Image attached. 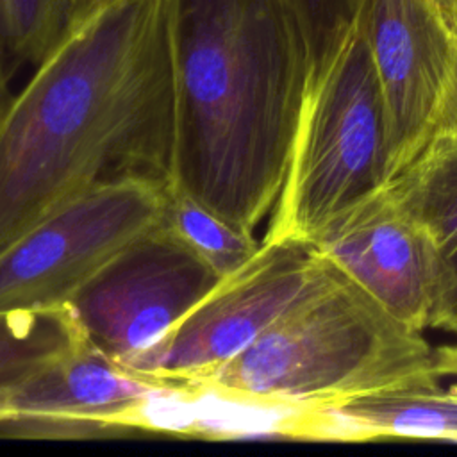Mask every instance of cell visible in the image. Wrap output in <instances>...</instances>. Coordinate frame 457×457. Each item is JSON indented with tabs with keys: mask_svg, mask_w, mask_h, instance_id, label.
I'll list each match as a JSON object with an SVG mask.
<instances>
[{
	"mask_svg": "<svg viewBox=\"0 0 457 457\" xmlns=\"http://www.w3.org/2000/svg\"><path fill=\"white\" fill-rule=\"evenodd\" d=\"M107 0H73L71 2V20H70V27L73 23H77L79 20H82L84 16H87L89 12H93L95 9H98L102 4H105Z\"/></svg>",
	"mask_w": 457,
	"mask_h": 457,
	"instance_id": "20",
	"label": "cell"
},
{
	"mask_svg": "<svg viewBox=\"0 0 457 457\" xmlns=\"http://www.w3.org/2000/svg\"><path fill=\"white\" fill-rule=\"evenodd\" d=\"M436 366L441 378L457 377V345L436 346Z\"/></svg>",
	"mask_w": 457,
	"mask_h": 457,
	"instance_id": "19",
	"label": "cell"
},
{
	"mask_svg": "<svg viewBox=\"0 0 457 457\" xmlns=\"http://www.w3.org/2000/svg\"><path fill=\"white\" fill-rule=\"evenodd\" d=\"M441 12L445 14V18L448 20V23L452 27L457 25V0H436Z\"/></svg>",
	"mask_w": 457,
	"mask_h": 457,
	"instance_id": "22",
	"label": "cell"
},
{
	"mask_svg": "<svg viewBox=\"0 0 457 457\" xmlns=\"http://www.w3.org/2000/svg\"><path fill=\"white\" fill-rule=\"evenodd\" d=\"M339 273L411 328L437 327L457 293V266L386 187L334 218L311 243Z\"/></svg>",
	"mask_w": 457,
	"mask_h": 457,
	"instance_id": "8",
	"label": "cell"
},
{
	"mask_svg": "<svg viewBox=\"0 0 457 457\" xmlns=\"http://www.w3.org/2000/svg\"><path fill=\"white\" fill-rule=\"evenodd\" d=\"M355 21L384 96L393 177L430 139L452 61L453 27L436 0H361Z\"/></svg>",
	"mask_w": 457,
	"mask_h": 457,
	"instance_id": "9",
	"label": "cell"
},
{
	"mask_svg": "<svg viewBox=\"0 0 457 457\" xmlns=\"http://www.w3.org/2000/svg\"><path fill=\"white\" fill-rule=\"evenodd\" d=\"M430 136H443L457 141V25L453 27L452 61L436 105Z\"/></svg>",
	"mask_w": 457,
	"mask_h": 457,
	"instance_id": "17",
	"label": "cell"
},
{
	"mask_svg": "<svg viewBox=\"0 0 457 457\" xmlns=\"http://www.w3.org/2000/svg\"><path fill=\"white\" fill-rule=\"evenodd\" d=\"M164 186L125 180L91 189L0 248V311L66 305L114 255L159 225Z\"/></svg>",
	"mask_w": 457,
	"mask_h": 457,
	"instance_id": "6",
	"label": "cell"
},
{
	"mask_svg": "<svg viewBox=\"0 0 457 457\" xmlns=\"http://www.w3.org/2000/svg\"><path fill=\"white\" fill-rule=\"evenodd\" d=\"M293 437L370 441L416 437L457 441V387L420 380L339 403L300 409Z\"/></svg>",
	"mask_w": 457,
	"mask_h": 457,
	"instance_id": "11",
	"label": "cell"
},
{
	"mask_svg": "<svg viewBox=\"0 0 457 457\" xmlns=\"http://www.w3.org/2000/svg\"><path fill=\"white\" fill-rule=\"evenodd\" d=\"M168 0L73 23L0 118V248L91 189L171 179Z\"/></svg>",
	"mask_w": 457,
	"mask_h": 457,
	"instance_id": "1",
	"label": "cell"
},
{
	"mask_svg": "<svg viewBox=\"0 0 457 457\" xmlns=\"http://www.w3.org/2000/svg\"><path fill=\"white\" fill-rule=\"evenodd\" d=\"M455 266H457V257H455ZM436 328H441V330H446V332H452L457 336V293Z\"/></svg>",
	"mask_w": 457,
	"mask_h": 457,
	"instance_id": "21",
	"label": "cell"
},
{
	"mask_svg": "<svg viewBox=\"0 0 457 457\" xmlns=\"http://www.w3.org/2000/svg\"><path fill=\"white\" fill-rule=\"evenodd\" d=\"M220 280L157 225L114 255L66 305L91 346L129 364Z\"/></svg>",
	"mask_w": 457,
	"mask_h": 457,
	"instance_id": "7",
	"label": "cell"
},
{
	"mask_svg": "<svg viewBox=\"0 0 457 457\" xmlns=\"http://www.w3.org/2000/svg\"><path fill=\"white\" fill-rule=\"evenodd\" d=\"M159 225L221 278L243 268L261 246L253 232L234 227L173 182L164 186Z\"/></svg>",
	"mask_w": 457,
	"mask_h": 457,
	"instance_id": "14",
	"label": "cell"
},
{
	"mask_svg": "<svg viewBox=\"0 0 457 457\" xmlns=\"http://www.w3.org/2000/svg\"><path fill=\"white\" fill-rule=\"evenodd\" d=\"M334 273L309 243L262 239L255 255L221 278L164 336L129 364L136 373L182 389L241 353Z\"/></svg>",
	"mask_w": 457,
	"mask_h": 457,
	"instance_id": "5",
	"label": "cell"
},
{
	"mask_svg": "<svg viewBox=\"0 0 457 457\" xmlns=\"http://www.w3.org/2000/svg\"><path fill=\"white\" fill-rule=\"evenodd\" d=\"M12 75L14 73L11 70L7 52H5V45H4V37H2V32H0V118H2L4 111L7 109L11 98H12V93L9 89V82H11Z\"/></svg>",
	"mask_w": 457,
	"mask_h": 457,
	"instance_id": "18",
	"label": "cell"
},
{
	"mask_svg": "<svg viewBox=\"0 0 457 457\" xmlns=\"http://www.w3.org/2000/svg\"><path fill=\"white\" fill-rule=\"evenodd\" d=\"M384 187L446 257H457V141L430 136Z\"/></svg>",
	"mask_w": 457,
	"mask_h": 457,
	"instance_id": "13",
	"label": "cell"
},
{
	"mask_svg": "<svg viewBox=\"0 0 457 457\" xmlns=\"http://www.w3.org/2000/svg\"><path fill=\"white\" fill-rule=\"evenodd\" d=\"M84 341L68 305L0 311V427L21 389Z\"/></svg>",
	"mask_w": 457,
	"mask_h": 457,
	"instance_id": "12",
	"label": "cell"
},
{
	"mask_svg": "<svg viewBox=\"0 0 457 457\" xmlns=\"http://www.w3.org/2000/svg\"><path fill=\"white\" fill-rule=\"evenodd\" d=\"M171 179L253 232L282 191L309 77L291 0H168Z\"/></svg>",
	"mask_w": 457,
	"mask_h": 457,
	"instance_id": "2",
	"label": "cell"
},
{
	"mask_svg": "<svg viewBox=\"0 0 457 457\" xmlns=\"http://www.w3.org/2000/svg\"><path fill=\"white\" fill-rule=\"evenodd\" d=\"M2 36L12 73L37 66L70 29L73 0H0Z\"/></svg>",
	"mask_w": 457,
	"mask_h": 457,
	"instance_id": "15",
	"label": "cell"
},
{
	"mask_svg": "<svg viewBox=\"0 0 457 457\" xmlns=\"http://www.w3.org/2000/svg\"><path fill=\"white\" fill-rule=\"evenodd\" d=\"M0 32H2V2H0ZM4 37V36H2Z\"/></svg>",
	"mask_w": 457,
	"mask_h": 457,
	"instance_id": "23",
	"label": "cell"
},
{
	"mask_svg": "<svg viewBox=\"0 0 457 457\" xmlns=\"http://www.w3.org/2000/svg\"><path fill=\"white\" fill-rule=\"evenodd\" d=\"M389 177L384 96L355 21L337 48L309 68L287 175L264 239L311 245Z\"/></svg>",
	"mask_w": 457,
	"mask_h": 457,
	"instance_id": "4",
	"label": "cell"
},
{
	"mask_svg": "<svg viewBox=\"0 0 457 457\" xmlns=\"http://www.w3.org/2000/svg\"><path fill=\"white\" fill-rule=\"evenodd\" d=\"M420 380H441L436 346L334 268L321 287L196 384L191 398L289 411Z\"/></svg>",
	"mask_w": 457,
	"mask_h": 457,
	"instance_id": "3",
	"label": "cell"
},
{
	"mask_svg": "<svg viewBox=\"0 0 457 457\" xmlns=\"http://www.w3.org/2000/svg\"><path fill=\"white\" fill-rule=\"evenodd\" d=\"M177 396L187 398L182 389L136 373L84 341L21 389L14 418L4 427L59 437L150 428V409Z\"/></svg>",
	"mask_w": 457,
	"mask_h": 457,
	"instance_id": "10",
	"label": "cell"
},
{
	"mask_svg": "<svg viewBox=\"0 0 457 457\" xmlns=\"http://www.w3.org/2000/svg\"><path fill=\"white\" fill-rule=\"evenodd\" d=\"M305 34L309 68L332 54L353 27L361 0H291Z\"/></svg>",
	"mask_w": 457,
	"mask_h": 457,
	"instance_id": "16",
	"label": "cell"
}]
</instances>
